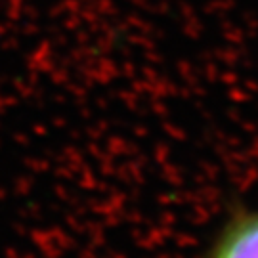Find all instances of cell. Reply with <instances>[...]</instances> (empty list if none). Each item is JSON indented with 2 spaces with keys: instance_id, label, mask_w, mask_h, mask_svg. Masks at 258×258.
Wrapping results in <instances>:
<instances>
[{
  "instance_id": "obj_1",
  "label": "cell",
  "mask_w": 258,
  "mask_h": 258,
  "mask_svg": "<svg viewBox=\"0 0 258 258\" xmlns=\"http://www.w3.org/2000/svg\"><path fill=\"white\" fill-rule=\"evenodd\" d=\"M211 258H258V211L235 216L222 231Z\"/></svg>"
}]
</instances>
